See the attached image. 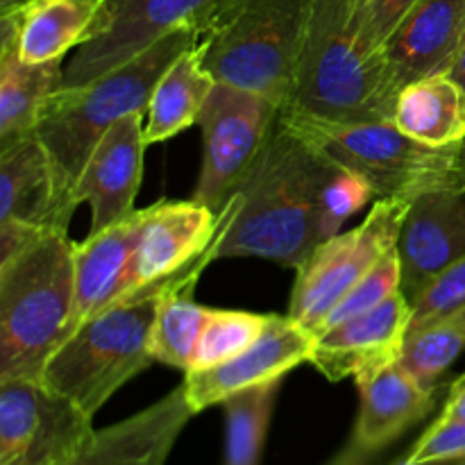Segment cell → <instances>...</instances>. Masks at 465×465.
<instances>
[{"label":"cell","mask_w":465,"mask_h":465,"mask_svg":"<svg viewBox=\"0 0 465 465\" xmlns=\"http://www.w3.org/2000/svg\"><path fill=\"white\" fill-rule=\"evenodd\" d=\"M331 162L280 125L232 195L218 259L259 257L298 271L321 245V193Z\"/></svg>","instance_id":"1"},{"label":"cell","mask_w":465,"mask_h":465,"mask_svg":"<svg viewBox=\"0 0 465 465\" xmlns=\"http://www.w3.org/2000/svg\"><path fill=\"white\" fill-rule=\"evenodd\" d=\"M198 44L195 23H184L130 62L80 86H59L44 103L36 136L48 153L57 198L73 221L75 189L91 153L121 118L145 112L154 86L184 50Z\"/></svg>","instance_id":"2"},{"label":"cell","mask_w":465,"mask_h":465,"mask_svg":"<svg viewBox=\"0 0 465 465\" xmlns=\"http://www.w3.org/2000/svg\"><path fill=\"white\" fill-rule=\"evenodd\" d=\"M400 91L366 39L359 0H316L282 112L331 123H393Z\"/></svg>","instance_id":"3"},{"label":"cell","mask_w":465,"mask_h":465,"mask_svg":"<svg viewBox=\"0 0 465 465\" xmlns=\"http://www.w3.org/2000/svg\"><path fill=\"white\" fill-rule=\"evenodd\" d=\"M316 0H213L198 18V48L212 77L275 100L293 91Z\"/></svg>","instance_id":"4"},{"label":"cell","mask_w":465,"mask_h":465,"mask_svg":"<svg viewBox=\"0 0 465 465\" xmlns=\"http://www.w3.org/2000/svg\"><path fill=\"white\" fill-rule=\"evenodd\" d=\"M73 243L48 230L0 262V381L39 380L66 336L73 309Z\"/></svg>","instance_id":"5"},{"label":"cell","mask_w":465,"mask_h":465,"mask_svg":"<svg viewBox=\"0 0 465 465\" xmlns=\"http://www.w3.org/2000/svg\"><path fill=\"white\" fill-rule=\"evenodd\" d=\"M280 125L312 145L327 162L357 173L381 198L465 193L459 143L434 148L404 134L395 123H331L282 112Z\"/></svg>","instance_id":"6"},{"label":"cell","mask_w":465,"mask_h":465,"mask_svg":"<svg viewBox=\"0 0 465 465\" xmlns=\"http://www.w3.org/2000/svg\"><path fill=\"white\" fill-rule=\"evenodd\" d=\"M162 291L163 282L145 286L89 318L54 350L41 381L95 416L154 361L153 330Z\"/></svg>","instance_id":"7"},{"label":"cell","mask_w":465,"mask_h":465,"mask_svg":"<svg viewBox=\"0 0 465 465\" xmlns=\"http://www.w3.org/2000/svg\"><path fill=\"white\" fill-rule=\"evenodd\" d=\"M411 203L409 198L377 200L361 225L322 241L295 271L289 316L312 334H321L336 304L395 250Z\"/></svg>","instance_id":"8"},{"label":"cell","mask_w":465,"mask_h":465,"mask_svg":"<svg viewBox=\"0 0 465 465\" xmlns=\"http://www.w3.org/2000/svg\"><path fill=\"white\" fill-rule=\"evenodd\" d=\"M280 104L254 91L216 82L198 125L204 153L193 198L221 213L277 127Z\"/></svg>","instance_id":"9"},{"label":"cell","mask_w":465,"mask_h":465,"mask_svg":"<svg viewBox=\"0 0 465 465\" xmlns=\"http://www.w3.org/2000/svg\"><path fill=\"white\" fill-rule=\"evenodd\" d=\"M94 431V416L44 381H0V465H62Z\"/></svg>","instance_id":"10"},{"label":"cell","mask_w":465,"mask_h":465,"mask_svg":"<svg viewBox=\"0 0 465 465\" xmlns=\"http://www.w3.org/2000/svg\"><path fill=\"white\" fill-rule=\"evenodd\" d=\"M213 0H107L98 35L64 66L62 86L94 82L184 23H193Z\"/></svg>","instance_id":"11"},{"label":"cell","mask_w":465,"mask_h":465,"mask_svg":"<svg viewBox=\"0 0 465 465\" xmlns=\"http://www.w3.org/2000/svg\"><path fill=\"white\" fill-rule=\"evenodd\" d=\"M316 334L286 313H268L262 336L245 352L212 368L184 372V393L193 413L223 404L232 395L268 381H282L312 357Z\"/></svg>","instance_id":"12"},{"label":"cell","mask_w":465,"mask_h":465,"mask_svg":"<svg viewBox=\"0 0 465 465\" xmlns=\"http://www.w3.org/2000/svg\"><path fill=\"white\" fill-rule=\"evenodd\" d=\"M218 227L221 213L212 212L195 198L159 200L145 207V221L123 298L145 286L159 284L198 262L200 254L216 239Z\"/></svg>","instance_id":"13"},{"label":"cell","mask_w":465,"mask_h":465,"mask_svg":"<svg viewBox=\"0 0 465 465\" xmlns=\"http://www.w3.org/2000/svg\"><path fill=\"white\" fill-rule=\"evenodd\" d=\"M413 321V304L398 291L371 312L321 331L309 363L330 381L363 377L400 361Z\"/></svg>","instance_id":"14"},{"label":"cell","mask_w":465,"mask_h":465,"mask_svg":"<svg viewBox=\"0 0 465 465\" xmlns=\"http://www.w3.org/2000/svg\"><path fill=\"white\" fill-rule=\"evenodd\" d=\"M395 250L402 293L413 304L465 257V193L434 191L418 195L404 216Z\"/></svg>","instance_id":"15"},{"label":"cell","mask_w":465,"mask_h":465,"mask_svg":"<svg viewBox=\"0 0 465 465\" xmlns=\"http://www.w3.org/2000/svg\"><path fill=\"white\" fill-rule=\"evenodd\" d=\"M465 39V0H416L381 45L393 86L450 75Z\"/></svg>","instance_id":"16"},{"label":"cell","mask_w":465,"mask_h":465,"mask_svg":"<svg viewBox=\"0 0 465 465\" xmlns=\"http://www.w3.org/2000/svg\"><path fill=\"white\" fill-rule=\"evenodd\" d=\"M145 112L121 118L91 153L75 189V203L91 207L89 234L123 221L134 212L143 175Z\"/></svg>","instance_id":"17"},{"label":"cell","mask_w":465,"mask_h":465,"mask_svg":"<svg viewBox=\"0 0 465 465\" xmlns=\"http://www.w3.org/2000/svg\"><path fill=\"white\" fill-rule=\"evenodd\" d=\"M193 416L184 384H180L143 411L94 431L62 465H166Z\"/></svg>","instance_id":"18"},{"label":"cell","mask_w":465,"mask_h":465,"mask_svg":"<svg viewBox=\"0 0 465 465\" xmlns=\"http://www.w3.org/2000/svg\"><path fill=\"white\" fill-rule=\"evenodd\" d=\"M145 209H134L123 221L86 236L73 248V309L64 341L95 313L118 302L125 293L127 272L139 243ZM62 341V343H64Z\"/></svg>","instance_id":"19"},{"label":"cell","mask_w":465,"mask_h":465,"mask_svg":"<svg viewBox=\"0 0 465 465\" xmlns=\"http://www.w3.org/2000/svg\"><path fill=\"white\" fill-rule=\"evenodd\" d=\"M359 416L352 440L377 454L436 407V393L418 384L400 361L357 377Z\"/></svg>","instance_id":"20"},{"label":"cell","mask_w":465,"mask_h":465,"mask_svg":"<svg viewBox=\"0 0 465 465\" xmlns=\"http://www.w3.org/2000/svg\"><path fill=\"white\" fill-rule=\"evenodd\" d=\"M0 223L68 232L48 153L36 132L0 148Z\"/></svg>","instance_id":"21"},{"label":"cell","mask_w":465,"mask_h":465,"mask_svg":"<svg viewBox=\"0 0 465 465\" xmlns=\"http://www.w3.org/2000/svg\"><path fill=\"white\" fill-rule=\"evenodd\" d=\"M107 0H23L0 14L16 27L18 57L25 64L64 59L98 35Z\"/></svg>","instance_id":"22"},{"label":"cell","mask_w":465,"mask_h":465,"mask_svg":"<svg viewBox=\"0 0 465 465\" xmlns=\"http://www.w3.org/2000/svg\"><path fill=\"white\" fill-rule=\"evenodd\" d=\"M64 84V59L25 64L16 50V27L0 18V148L32 134L48 95Z\"/></svg>","instance_id":"23"},{"label":"cell","mask_w":465,"mask_h":465,"mask_svg":"<svg viewBox=\"0 0 465 465\" xmlns=\"http://www.w3.org/2000/svg\"><path fill=\"white\" fill-rule=\"evenodd\" d=\"M216 80L204 68L198 44L184 50L154 86L145 118V143H163L195 125Z\"/></svg>","instance_id":"24"},{"label":"cell","mask_w":465,"mask_h":465,"mask_svg":"<svg viewBox=\"0 0 465 465\" xmlns=\"http://www.w3.org/2000/svg\"><path fill=\"white\" fill-rule=\"evenodd\" d=\"M393 123L420 143L445 148L465 136V89L452 75H434L404 86Z\"/></svg>","instance_id":"25"},{"label":"cell","mask_w":465,"mask_h":465,"mask_svg":"<svg viewBox=\"0 0 465 465\" xmlns=\"http://www.w3.org/2000/svg\"><path fill=\"white\" fill-rule=\"evenodd\" d=\"M465 350V307L436 321L409 330L400 363L409 375L430 391H439V381Z\"/></svg>","instance_id":"26"},{"label":"cell","mask_w":465,"mask_h":465,"mask_svg":"<svg viewBox=\"0 0 465 465\" xmlns=\"http://www.w3.org/2000/svg\"><path fill=\"white\" fill-rule=\"evenodd\" d=\"M282 381L241 391L223 402L225 409V465H259L268 425Z\"/></svg>","instance_id":"27"},{"label":"cell","mask_w":465,"mask_h":465,"mask_svg":"<svg viewBox=\"0 0 465 465\" xmlns=\"http://www.w3.org/2000/svg\"><path fill=\"white\" fill-rule=\"evenodd\" d=\"M266 322L268 313L213 309L212 318H209L207 327L198 341V348H195L191 371L218 366V363L245 352L262 336Z\"/></svg>","instance_id":"28"},{"label":"cell","mask_w":465,"mask_h":465,"mask_svg":"<svg viewBox=\"0 0 465 465\" xmlns=\"http://www.w3.org/2000/svg\"><path fill=\"white\" fill-rule=\"evenodd\" d=\"M371 200H377V195L363 177L331 163V171L321 193V216H318L321 243L341 234L345 221L361 212Z\"/></svg>","instance_id":"29"},{"label":"cell","mask_w":465,"mask_h":465,"mask_svg":"<svg viewBox=\"0 0 465 465\" xmlns=\"http://www.w3.org/2000/svg\"><path fill=\"white\" fill-rule=\"evenodd\" d=\"M398 291H402V271H400L398 250H391V252L386 254V257L381 259V262L377 263L357 286H352L350 293L336 304L334 312L327 316L321 331L380 307L381 302H386V300H389L391 295L398 293Z\"/></svg>","instance_id":"30"},{"label":"cell","mask_w":465,"mask_h":465,"mask_svg":"<svg viewBox=\"0 0 465 465\" xmlns=\"http://www.w3.org/2000/svg\"><path fill=\"white\" fill-rule=\"evenodd\" d=\"M465 307V257L439 277L420 298L413 302V321L409 330Z\"/></svg>","instance_id":"31"},{"label":"cell","mask_w":465,"mask_h":465,"mask_svg":"<svg viewBox=\"0 0 465 465\" xmlns=\"http://www.w3.org/2000/svg\"><path fill=\"white\" fill-rule=\"evenodd\" d=\"M411 461H459L465 459V420H439L420 436L411 452Z\"/></svg>","instance_id":"32"},{"label":"cell","mask_w":465,"mask_h":465,"mask_svg":"<svg viewBox=\"0 0 465 465\" xmlns=\"http://www.w3.org/2000/svg\"><path fill=\"white\" fill-rule=\"evenodd\" d=\"M413 3L416 0H359L363 32L372 48L381 50L384 41L398 27L404 14L413 7Z\"/></svg>","instance_id":"33"},{"label":"cell","mask_w":465,"mask_h":465,"mask_svg":"<svg viewBox=\"0 0 465 465\" xmlns=\"http://www.w3.org/2000/svg\"><path fill=\"white\" fill-rule=\"evenodd\" d=\"M439 420H465V375L450 386V395Z\"/></svg>","instance_id":"34"},{"label":"cell","mask_w":465,"mask_h":465,"mask_svg":"<svg viewBox=\"0 0 465 465\" xmlns=\"http://www.w3.org/2000/svg\"><path fill=\"white\" fill-rule=\"evenodd\" d=\"M372 452L363 450L361 445H357L354 440H350L348 448L341 450L334 459H331L330 465H368L371 463Z\"/></svg>","instance_id":"35"},{"label":"cell","mask_w":465,"mask_h":465,"mask_svg":"<svg viewBox=\"0 0 465 465\" xmlns=\"http://www.w3.org/2000/svg\"><path fill=\"white\" fill-rule=\"evenodd\" d=\"M450 75L454 77V80L459 82V84L465 89V39H463V45H461V53H459L457 62H454V68L450 71Z\"/></svg>","instance_id":"36"},{"label":"cell","mask_w":465,"mask_h":465,"mask_svg":"<svg viewBox=\"0 0 465 465\" xmlns=\"http://www.w3.org/2000/svg\"><path fill=\"white\" fill-rule=\"evenodd\" d=\"M454 461H411V459L404 457L402 461H398L395 465H452Z\"/></svg>","instance_id":"37"},{"label":"cell","mask_w":465,"mask_h":465,"mask_svg":"<svg viewBox=\"0 0 465 465\" xmlns=\"http://www.w3.org/2000/svg\"><path fill=\"white\" fill-rule=\"evenodd\" d=\"M459 166H461V173L465 177V136L459 141Z\"/></svg>","instance_id":"38"},{"label":"cell","mask_w":465,"mask_h":465,"mask_svg":"<svg viewBox=\"0 0 465 465\" xmlns=\"http://www.w3.org/2000/svg\"><path fill=\"white\" fill-rule=\"evenodd\" d=\"M18 3H23V0H0V9H7V7H12V5H18Z\"/></svg>","instance_id":"39"},{"label":"cell","mask_w":465,"mask_h":465,"mask_svg":"<svg viewBox=\"0 0 465 465\" xmlns=\"http://www.w3.org/2000/svg\"><path fill=\"white\" fill-rule=\"evenodd\" d=\"M452 465H465V459H459V461H454Z\"/></svg>","instance_id":"40"}]
</instances>
